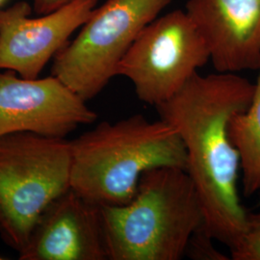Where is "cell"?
Instances as JSON below:
<instances>
[{
  "instance_id": "1",
  "label": "cell",
  "mask_w": 260,
  "mask_h": 260,
  "mask_svg": "<svg viewBox=\"0 0 260 260\" xmlns=\"http://www.w3.org/2000/svg\"><path fill=\"white\" fill-rule=\"evenodd\" d=\"M253 92L254 83L239 74L198 73L156 107L184 145L187 172L202 199L208 233L229 248L241 236L249 216L242 205L240 160L229 126L249 106Z\"/></svg>"
},
{
  "instance_id": "2",
  "label": "cell",
  "mask_w": 260,
  "mask_h": 260,
  "mask_svg": "<svg viewBox=\"0 0 260 260\" xmlns=\"http://www.w3.org/2000/svg\"><path fill=\"white\" fill-rule=\"evenodd\" d=\"M71 188L101 206L127 204L140 179L149 170H187L185 148L167 121L133 115L115 122L103 121L71 141Z\"/></svg>"
},
{
  "instance_id": "3",
  "label": "cell",
  "mask_w": 260,
  "mask_h": 260,
  "mask_svg": "<svg viewBox=\"0 0 260 260\" xmlns=\"http://www.w3.org/2000/svg\"><path fill=\"white\" fill-rule=\"evenodd\" d=\"M108 260H179L205 224V208L186 169L146 172L127 204L102 206Z\"/></svg>"
},
{
  "instance_id": "4",
  "label": "cell",
  "mask_w": 260,
  "mask_h": 260,
  "mask_svg": "<svg viewBox=\"0 0 260 260\" xmlns=\"http://www.w3.org/2000/svg\"><path fill=\"white\" fill-rule=\"evenodd\" d=\"M65 138L19 132L0 137V236L19 252L41 215L71 189Z\"/></svg>"
},
{
  "instance_id": "5",
  "label": "cell",
  "mask_w": 260,
  "mask_h": 260,
  "mask_svg": "<svg viewBox=\"0 0 260 260\" xmlns=\"http://www.w3.org/2000/svg\"><path fill=\"white\" fill-rule=\"evenodd\" d=\"M173 0H106L54 59L52 75L84 101L117 76L118 67L144 28Z\"/></svg>"
},
{
  "instance_id": "6",
  "label": "cell",
  "mask_w": 260,
  "mask_h": 260,
  "mask_svg": "<svg viewBox=\"0 0 260 260\" xmlns=\"http://www.w3.org/2000/svg\"><path fill=\"white\" fill-rule=\"evenodd\" d=\"M210 61L205 38L185 10L160 15L144 28L118 67L141 102L157 107Z\"/></svg>"
},
{
  "instance_id": "7",
  "label": "cell",
  "mask_w": 260,
  "mask_h": 260,
  "mask_svg": "<svg viewBox=\"0 0 260 260\" xmlns=\"http://www.w3.org/2000/svg\"><path fill=\"white\" fill-rule=\"evenodd\" d=\"M77 93L54 75L24 78L0 73V137L27 132L65 138L98 116Z\"/></svg>"
},
{
  "instance_id": "8",
  "label": "cell",
  "mask_w": 260,
  "mask_h": 260,
  "mask_svg": "<svg viewBox=\"0 0 260 260\" xmlns=\"http://www.w3.org/2000/svg\"><path fill=\"white\" fill-rule=\"evenodd\" d=\"M98 0H75L37 19L21 1L0 9V70L37 78L47 63L68 45L96 6Z\"/></svg>"
},
{
  "instance_id": "9",
  "label": "cell",
  "mask_w": 260,
  "mask_h": 260,
  "mask_svg": "<svg viewBox=\"0 0 260 260\" xmlns=\"http://www.w3.org/2000/svg\"><path fill=\"white\" fill-rule=\"evenodd\" d=\"M19 260H108L102 206L72 188L41 215Z\"/></svg>"
},
{
  "instance_id": "10",
  "label": "cell",
  "mask_w": 260,
  "mask_h": 260,
  "mask_svg": "<svg viewBox=\"0 0 260 260\" xmlns=\"http://www.w3.org/2000/svg\"><path fill=\"white\" fill-rule=\"evenodd\" d=\"M186 13L205 38L218 73L260 68V0H188Z\"/></svg>"
},
{
  "instance_id": "11",
  "label": "cell",
  "mask_w": 260,
  "mask_h": 260,
  "mask_svg": "<svg viewBox=\"0 0 260 260\" xmlns=\"http://www.w3.org/2000/svg\"><path fill=\"white\" fill-rule=\"evenodd\" d=\"M249 106L236 114L229 132L240 160L242 190L246 197L260 193V68Z\"/></svg>"
},
{
  "instance_id": "12",
  "label": "cell",
  "mask_w": 260,
  "mask_h": 260,
  "mask_svg": "<svg viewBox=\"0 0 260 260\" xmlns=\"http://www.w3.org/2000/svg\"><path fill=\"white\" fill-rule=\"evenodd\" d=\"M230 251L231 259L260 260V210L249 213L244 232Z\"/></svg>"
},
{
  "instance_id": "13",
  "label": "cell",
  "mask_w": 260,
  "mask_h": 260,
  "mask_svg": "<svg viewBox=\"0 0 260 260\" xmlns=\"http://www.w3.org/2000/svg\"><path fill=\"white\" fill-rule=\"evenodd\" d=\"M213 236L208 233L205 224L201 226L190 238L185 256L194 260H229L223 252L217 250Z\"/></svg>"
},
{
  "instance_id": "14",
  "label": "cell",
  "mask_w": 260,
  "mask_h": 260,
  "mask_svg": "<svg viewBox=\"0 0 260 260\" xmlns=\"http://www.w3.org/2000/svg\"><path fill=\"white\" fill-rule=\"evenodd\" d=\"M75 0H34V8L38 14L46 15L60 9Z\"/></svg>"
},
{
  "instance_id": "15",
  "label": "cell",
  "mask_w": 260,
  "mask_h": 260,
  "mask_svg": "<svg viewBox=\"0 0 260 260\" xmlns=\"http://www.w3.org/2000/svg\"><path fill=\"white\" fill-rule=\"evenodd\" d=\"M5 1H6V0H0V7L3 5V3H4Z\"/></svg>"
},
{
  "instance_id": "16",
  "label": "cell",
  "mask_w": 260,
  "mask_h": 260,
  "mask_svg": "<svg viewBox=\"0 0 260 260\" xmlns=\"http://www.w3.org/2000/svg\"><path fill=\"white\" fill-rule=\"evenodd\" d=\"M2 259H6V258H5V257H3V256H2V255H0V260H2Z\"/></svg>"
}]
</instances>
